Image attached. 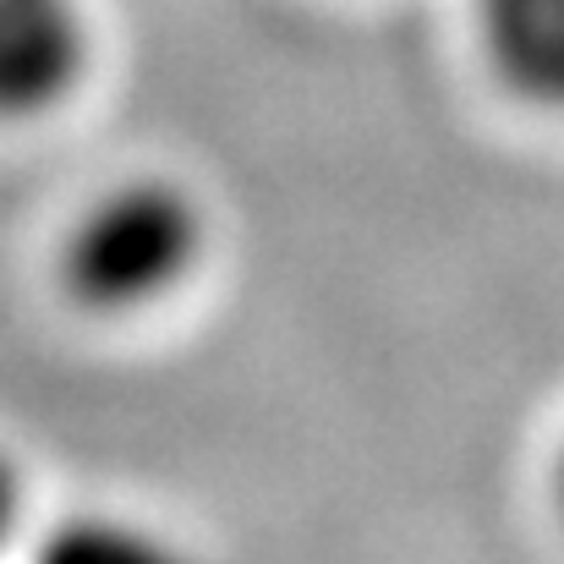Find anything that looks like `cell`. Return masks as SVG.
Here are the masks:
<instances>
[{"instance_id": "cell-1", "label": "cell", "mask_w": 564, "mask_h": 564, "mask_svg": "<svg viewBox=\"0 0 564 564\" xmlns=\"http://www.w3.org/2000/svg\"><path fill=\"white\" fill-rule=\"evenodd\" d=\"M203 247L208 225L197 197L165 176H132L77 214L61 274L88 313H143L187 285Z\"/></svg>"}, {"instance_id": "cell-2", "label": "cell", "mask_w": 564, "mask_h": 564, "mask_svg": "<svg viewBox=\"0 0 564 564\" xmlns=\"http://www.w3.org/2000/svg\"><path fill=\"white\" fill-rule=\"evenodd\" d=\"M88 55L94 28L83 0H0V116L28 121L66 105Z\"/></svg>"}, {"instance_id": "cell-3", "label": "cell", "mask_w": 564, "mask_h": 564, "mask_svg": "<svg viewBox=\"0 0 564 564\" xmlns=\"http://www.w3.org/2000/svg\"><path fill=\"white\" fill-rule=\"evenodd\" d=\"M477 39L516 99L564 116V0H477Z\"/></svg>"}, {"instance_id": "cell-4", "label": "cell", "mask_w": 564, "mask_h": 564, "mask_svg": "<svg viewBox=\"0 0 564 564\" xmlns=\"http://www.w3.org/2000/svg\"><path fill=\"white\" fill-rule=\"evenodd\" d=\"M33 564H182L154 532L132 527V521H110V516H83L55 527Z\"/></svg>"}, {"instance_id": "cell-5", "label": "cell", "mask_w": 564, "mask_h": 564, "mask_svg": "<svg viewBox=\"0 0 564 564\" xmlns=\"http://www.w3.org/2000/svg\"><path fill=\"white\" fill-rule=\"evenodd\" d=\"M17 532H22V477H17V466L0 455V554L17 543Z\"/></svg>"}, {"instance_id": "cell-6", "label": "cell", "mask_w": 564, "mask_h": 564, "mask_svg": "<svg viewBox=\"0 0 564 564\" xmlns=\"http://www.w3.org/2000/svg\"><path fill=\"white\" fill-rule=\"evenodd\" d=\"M554 505H560V516H564V444H560V455H554Z\"/></svg>"}]
</instances>
